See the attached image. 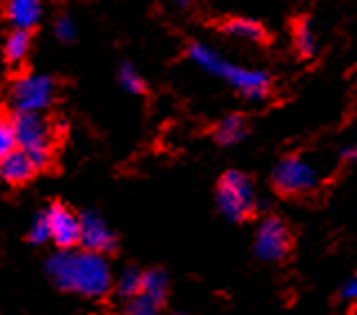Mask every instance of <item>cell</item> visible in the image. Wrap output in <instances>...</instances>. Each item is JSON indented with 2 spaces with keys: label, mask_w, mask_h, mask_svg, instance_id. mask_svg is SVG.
Masks as SVG:
<instances>
[{
  "label": "cell",
  "mask_w": 357,
  "mask_h": 315,
  "mask_svg": "<svg viewBox=\"0 0 357 315\" xmlns=\"http://www.w3.org/2000/svg\"><path fill=\"white\" fill-rule=\"evenodd\" d=\"M45 271L61 291H72L85 298H103L114 286L105 255L85 249H59L45 264Z\"/></svg>",
  "instance_id": "6da1fadb"
},
{
  "label": "cell",
  "mask_w": 357,
  "mask_h": 315,
  "mask_svg": "<svg viewBox=\"0 0 357 315\" xmlns=\"http://www.w3.org/2000/svg\"><path fill=\"white\" fill-rule=\"evenodd\" d=\"M188 56H190V61L201 67V70H206L208 74L221 78L223 83H228L232 89H237L243 98L264 101L271 94V76L266 72L226 61L217 50H212L210 45L190 43Z\"/></svg>",
  "instance_id": "7a4b0ae2"
},
{
  "label": "cell",
  "mask_w": 357,
  "mask_h": 315,
  "mask_svg": "<svg viewBox=\"0 0 357 315\" xmlns=\"http://www.w3.org/2000/svg\"><path fill=\"white\" fill-rule=\"evenodd\" d=\"M217 208L228 221H243L259 208L255 186L241 170H228L223 173L217 186Z\"/></svg>",
  "instance_id": "3957f363"
},
{
  "label": "cell",
  "mask_w": 357,
  "mask_h": 315,
  "mask_svg": "<svg viewBox=\"0 0 357 315\" xmlns=\"http://www.w3.org/2000/svg\"><path fill=\"white\" fill-rule=\"evenodd\" d=\"M14 128L18 134V150L25 152L31 163L47 168L52 161V126L38 112H14Z\"/></svg>",
  "instance_id": "277c9868"
},
{
  "label": "cell",
  "mask_w": 357,
  "mask_h": 315,
  "mask_svg": "<svg viewBox=\"0 0 357 315\" xmlns=\"http://www.w3.org/2000/svg\"><path fill=\"white\" fill-rule=\"evenodd\" d=\"M271 182L277 193L288 195V197H299V195H308L312 190H317L321 177L317 168L308 159H304V156H299V154H290L275 163Z\"/></svg>",
  "instance_id": "5b68a950"
},
{
  "label": "cell",
  "mask_w": 357,
  "mask_h": 315,
  "mask_svg": "<svg viewBox=\"0 0 357 315\" xmlns=\"http://www.w3.org/2000/svg\"><path fill=\"white\" fill-rule=\"evenodd\" d=\"M54 78L47 74H20L11 81L9 105L14 112H40L47 110L54 101Z\"/></svg>",
  "instance_id": "8992f818"
},
{
  "label": "cell",
  "mask_w": 357,
  "mask_h": 315,
  "mask_svg": "<svg viewBox=\"0 0 357 315\" xmlns=\"http://www.w3.org/2000/svg\"><path fill=\"white\" fill-rule=\"evenodd\" d=\"M290 251V230L279 217H266L255 233V255L261 262H279Z\"/></svg>",
  "instance_id": "52a82bcc"
},
{
  "label": "cell",
  "mask_w": 357,
  "mask_h": 315,
  "mask_svg": "<svg viewBox=\"0 0 357 315\" xmlns=\"http://www.w3.org/2000/svg\"><path fill=\"white\" fill-rule=\"evenodd\" d=\"M81 246L85 251H94L100 255L112 253L116 249L114 230L94 210H85L81 215Z\"/></svg>",
  "instance_id": "ba28073f"
},
{
  "label": "cell",
  "mask_w": 357,
  "mask_h": 315,
  "mask_svg": "<svg viewBox=\"0 0 357 315\" xmlns=\"http://www.w3.org/2000/svg\"><path fill=\"white\" fill-rule=\"evenodd\" d=\"M45 212L50 219L52 242L59 249H74L76 244H81V217L63 204H52Z\"/></svg>",
  "instance_id": "9c48e42d"
},
{
  "label": "cell",
  "mask_w": 357,
  "mask_h": 315,
  "mask_svg": "<svg viewBox=\"0 0 357 315\" xmlns=\"http://www.w3.org/2000/svg\"><path fill=\"white\" fill-rule=\"evenodd\" d=\"M5 18L11 25V29L31 31L43 18V5L40 0H7Z\"/></svg>",
  "instance_id": "30bf717a"
},
{
  "label": "cell",
  "mask_w": 357,
  "mask_h": 315,
  "mask_svg": "<svg viewBox=\"0 0 357 315\" xmlns=\"http://www.w3.org/2000/svg\"><path fill=\"white\" fill-rule=\"evenodd\" d=\"M36 170L38 168L31 163V159L22 150H14L11 154L0 156V177H3L5 184L11 186L27 184Z\"/></svg>",
  "instance_id": "8fae6325"
},
{
  "label": "cell",
  "mask_w": 357,
  "mask_h": 315,
  "mask_svg": "<svg viewBox=\"0 0 357 315\" xmlns=\"http://www.w3.org/2000/svg\"><path fill=\"white\" fill-rule=\"evenodd\" d=\"M221 34H226L230 38L243 41V43L268 41V31L261 22H257L252 18H241V16H234V18H228L226 22H221Z\"/></svg>",
  "instance_id": "7c38bea8"
},
{
  "label": "cell",
  "mask_w": 357,
  "mask_h": 315,
  "mask_svg": "<svg viewBox=\"0 0 357 315\" xmlns=\"http://www.w3.org/2000/svg\"><path fill=\"white\" fill-rule=\"evenodd\" d=\"M245 134H248V123H245L241 115H228L215 126V141L223 145V148L241 143Z\"/></svg>",
  "instance_id": "4fadbf2b"
},
{
  "label": "cell",
  "mask_w": 357,
  "mask_h": 315,
  "mask_svg": "<svg viewBox=\"0 0 357 315\" xmlns=\"http://www.w3.org/2000/svg\"><path fill=\"white\" fill-rule=\"evenodd\" d=\"M293 43H295V50L301 59H315L317 52H319V41H317V31L315 25H312L310 18H301L295 31H293Z\"/></svg>",
  "instance_id": "5bb4252c"
},
{
  "label": "cell",
  "mask_w": 357,
  "mask_h": 315,
  "mask_svg": "<svg viewBox=\"0 0 357 315\" xmlns=\"http://www.w3.org/2000/svg\"><path fill=\"white\" fill-rule=\"evenodd\" d=\"M31 50V31L25 29H11L3 43V56L9 65H18L27 59Z\"/></svg>",
  "instance_id": "9a60e30c"
},
{
  "label": "cell",
  "mask_w": 357,
  "mask_h": 315,
  "mask_svg": "<svg viewBox=\"0 0 357 315\" xmlns=\"http://www.w3.org/2000/svg\"><path fill=\"white\" fill-rule=\"evenodd\" d=\"M167 284H170V282H167V275H165V271H161V268L145 271L143 273V293L141 295L163 305V300L167 295Z\"/></svg>",
  "instance_id": "2e32d148"
},
{
  "label": "cell",
  "mask_w": 357,
  "mask_h": 315,
  "mask_svg": "<svg viewBox=\"0 0 357 315\" xmlns=\"http://www.w3.org/2000/svg\"><path fill=\"white\" fill-rule=\"evenodd\" d=\"M114 288H116V293L121 298H126V300H134V298H139L143 293V273L139 271V268H126L119 279L114 282Z\"/></svg>",
  "instance_id": "e0dca14e"
},
{
  "label": "cell",
  "mask_w": 357,
  "mask_h": 315,
  "mask_svg": "<svg viewBox=\"0 0 357 315\" xmlns=\"http://www.w3.org/2000/svg\"><path fill=\"white\" fill-rule=\"evenodd\" d=\"M116 78H119V85L123 87V92H128V94L145 92V78L139 74V70L132 63H121Z\"/></svg>",
  "instance_id": "ac0fdd59"
},
{
  "label": "cell",
  "mask_w": 357,
  "mask_h": 315,
  "mask_svg": "<svg viewBox=\"0 0 357 315\" xmlns=\"http://www.w3.org/2000/svg\"><path fill=\"white\" fill-rule=\"evenodd\" d=\"M27 237H29L31 244H36V246H43V244L52 242V228H50L47 212H40V215H36V217L31 219Z\"/></svg>",
  "instance_id": "d6986e66"
},
{
  "label": "cell",
  "mask_w": 357,
  "mask_h": 315,
  "mask_svg": "<svg viewBox=\"0 0 357 315\" xmlns=\"http://www.w3.org/2000/svg\"><path fill=\"white\" fill-rule=\"evenodd\" d=\"M14 150H18V134L14 128V121L5 119L0 123V156L11 154Z\"/></svg>",
  "instance_id": "ffe728a7"
},
{
  "label": "cell",
  "mask_w": 357,
  "mask_h": 315,
  "mask_svg": "<svg viewBox=\"0 0 357 315\" xmlns=\"http://www.w3.org/2000/svg\"><path fill=\"white\" fill-rule=\"evenodd\" d=\"M126 315H161V305L145 295H139V298L130 300Z\"/></svg>",
  "instance_id": "44dd1931"
},
{
  "label": "cell",
  "mask_w": 357,
  "mask_h": 315,
  "mask_svg": "<svg viewBox=\"0 0 357 315\" xmlns=\"http://www.w3.org/2000/svg\"><path fill=\"white\" fill-rule=\"evenodd\" d=\"M54 36L61 43H72L76 38V22L72 16H61L54 22Z\"/></svg>",
  "instance_id": "7402d4cb"
},
{
  "label": "cell",
  "mask_w": 357,
  "mask_h": 315,
  "mask_svg": "<svg viewBox=\"0 0 357 315\" xmlns=\"http://www.w3.org/2000/svg\"><path fill=\"white\" fill-rule=\"evenodd\" d=\"M342 298L346 302H357V275L346 279V284L342 286Z\"/></svg>",
  "instance_id": "603a6c76"
},
{
  "label": "cell",
  "mask_w": 357,
  "mask_h": 315,
  "mask_svg": "<svg viewBox=\"0 0 357 315\" xmlns=\"http://www.w3.org/2000/svg\"><path fill=\"white\" fill-rule=\"evenodd\" d=\"M342 156L346 161H357V130L353 134V139L342 148Z\"/></svg>",
  "instance_id": "cb8c5ba5"
},
{
  "label": "cell",
  "mask_w": 357,
  "mask_h": 315,
  "mask_svg": "<svg viewBox=\"0 0 357 315\" xmlns=\"http://www.w3.org/2000/svg\"><path fill=\"white\" fill-rule=\"evenodd\" d=\"M172 3H176V5H188L190 0H172Z\"/></svg>",
  "instance_id": "d4e9b609"
},
{
  "label": "cell",
  "mask_w": 357,
  "mask_h": 315,
  "mask_svg": "<svg viewBox=\"0 0 357 315\" xmlns=\"http://www.w3.org/2000/svg\"><path fill=\"white\" fill-rule=\"evenodd\" d=\"M174 315H192V313H188V311H176Z\"/></svg>",
  "instance_id": "484cf974"
}]
</instances>
